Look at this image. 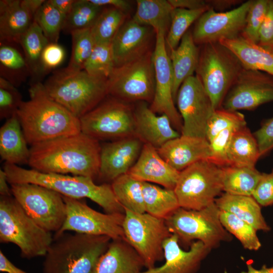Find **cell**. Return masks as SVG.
Masks as SVG:
<instances>
[{
	"instance_id": "cell-1",
	"label": "cell",
	"mask_w": 273,
	"mask_h": 273,
	"mask_svg": "<svg viewBox=\"0 0 273 273\" xmlns=\"http://www.w3.org/2000/svg\"><path fill=\"white\" fill-rule=\"evenodd\" d=\"M28 165L44 173L97 177L101 165L99 141L82 132L31 146Z\"/></svg>"
},
{
	"instance_id": "cell-2",
	"label": "cell",
	"mask_w": 273,
	"mask_h": 273,
	"mask_svg": "<svg viewBox=\"0 0 273 273\" xmlns=\"http://www.w3.org/2000/svg\"><path fill=\"white\" fill-rule=\"evenodd\" d=\"M28 92L29 100L23 101L17 112L28 145L81 132L80 119L53 100L41 81L32 82Z\"/></svg>"
},
{
	"instance_id": "cell-3",
	"label": "cell",
	"mask_w": 273,
	"mask_h": 273,
	"mask_svg": "<svg viewBox=\"0 0 273 273\" xmlns=\"http://www.w3.org/2000/svg\"><path fill=\"white\" fill-rule=\"evenodd\" d=\"M5 170L10 185L20 183L37 184L76 199L88 198L101 206L106 213H124L111 184L97 185L89 177L44 173L5 162Z\"/></svg>"
},
{
	"instance_id": "cell-4",
	"label": "cell",
	"mask_w": 273,
	"mask_h": 273,
	"mask_svg": "<svg viewBox=\"0 0 273 273\" xmlns=\"http://www.w3.org/2000/svg\"><path fill=\"white\" fill-rule=\"evenodd\" d=\"M53 238L44 256L43 273H92L112 240L107 236L74 232Z\"/></svg>"
},
{
	"instance_id": "cell-5",
	"label": "cell",
	"mask_w": 273,
	"mask_h": 273,
	"mask_svg": "<svg viewBox=\"0 0 273 273\" xmlns=\"http://www.w3.org/2000/svg\"><path fill=\"white\" fill-rule=\"evenodd\" d=\"M48 95L80 119L108 96V79L84 70L56 71L43 83Z\"/></svg>"
},
{
	"instance_id": "cell-6",
	"label": "cell",
	"mask_w": 273,
	"mask_h": 273,
	"mask_svg": "<svg viewBox=\"0 0 273 273\" xmlns=\"http://www.w3.org/2000/svg\"><path fill=\"white\" fill-rule=\"evenodd\" d=\"M54 238L37 224L12 196L0 197V242L13 243L23 258L44 256Z\"/></svg>"
},
{
	"instance_id": "cell-7",
	"label": "cell",
	"mask_w": 273,
	"mask_h": 273,
	"mask_svg": "<svg viewBox=\"0 0 273 273\" xmlns=\"http://www.w3.org/2000/svg\"><path fill=\"white\" fill-rule=\"evenodd\" d=\"M200 46L195 75L210 97L214 109H218L244 67L237 56L219 42Z\"/></svg>"
},
{
	"instance_id": "cell-8",
	"label": "cell",
	"mask_w": 273,
	"mask_h": 273,
	"mask_svg": "<svg viewBox=\"0 0 273 273\" xmlns=\"http://www.w3.org/2000/svg\"><path fill=\"white\" fill-rule=\"evenodd\" d=\"M219 211L214 202L200 210L180 207L164 220L170 233L179 240L188 243L197 240L211 249L232 238L220 222Z\"/></svg>"
},
{
	"instance_id": "cell-9",
	"label": "cell",
	"mask_w": 273,
	"mask_h": 273,
	"mask_svg": "<svg viewBox=\"0 0 273 273\" xmlns=\"http://www.w3.org/2000/svg\"><path fill=\"white\" fill-rule=\"evenodd\" d=\"M174 191L180 207L205 208L223 191L222 167L208 160L198 161L180 171Z\"/></svg>"
},
{
	"instance_id": "cell-10",
	"label": "cell",
	"mask_w": 273,
	"mask_h": 273,
	"mask_svg": "<svg viewBox=\"0 0 273 273\" xmlns=\"http://www.w3.org/2000/svg\"><path fill=\"white\" fill-rule=\"evenodd\" d=\"M107 97L79 119L81 132L99 141L135 136L134 110L128 103Z\"/></svg>"
},
{
	"instance_id": "cell-11",
	"label": "cell",
	"mask_w": 273,
	"mask_h": 273,
	"mask_svg": "<svg viewBox=\"0 0 273 273\" xmlns=\"http://www.w3.org/2000/svg\"><path fill=\"white\" fill-rule=\"evenodd\" d=\"M125 210L122 228L124 240L143 259L147 269L164 258L163 244L172 234L165 220L147 212Z\"/></svg>"
},
{
	"instance_id": "cell-12",
	"label": "cell",
	"mask_w": 273,
	"mask_h": 273,
	"mask_svg": "<svg viewBox=\"0 0 273 273\" xmlns=\"http://www.w3.org/2000/svg\"><path fill=\"white\" fill-rule=\"evenodd\" d=\"M10 187L13 196L40 228L55 234L61 229L66 217L62 195L35 184H14Z\"/></svg>"
},
{
	"instance_id": "cell-13",
	"label": "cell",
	"mask_w": 273,
	"mask_h": 273,
	"mask_svg": "<svg viewBox=\"0 0 273 273\" xmlns=\"http://www.w3.org/2000/svg\"><path fill=\"white\" fill-rule=\"evenodd\" d=\"M108 82V95L112 97L127 103H151L155 89L153 51L115 67Z\"/></svg>"
},
{
	"instance_id": "cell-14",
	"label": "cell",
	"mask_w": 273,
	"mask_h": 273,
	"mask_svg": "<svg viewBox=\"0 0 273 273\" xmlns=\"http://www.w3.org/2000/svg\"><path fill=\"white\" fill-rule=\"evenodd\" d=\"M66 217L54 236L73 232L93 236H105L112 240L124 238V213H103L90 208L81 199L63 196Z\"/></svg>"
},
{
	"instance_id": "cell-15",
	"label": "cell",
	"mask_w": 273,
	"mask_h": 273,
	"mask_svg": "<svg viewBox=\"0 0 273 273\" xmlns=\"http://www.w3.org/2000/svg\"><path fill=\"white\" fill-rule=\"evenodd\" d=\"M175 102L183 120L181 134L206 139L207 124L215 109L196 75L183 82L178 90Z\"/></svg>"
},
{
	"instance_id": "cell-16",
	"label": "cell",
	"mask_w": 273,
	"mask_h": 273,
	"mask_svg": "<svg viewBox=\"0 0 273 273\" xmlns=\"http://www.w3.org/2000/svg\"><path fill=\"white\" fill-rule=\"evenodd\" d=\"M166 32L163 30L156 32L155 48L153 51L155 89L150 108L156 114L166 115L173 128L181 133L183 120L174 105L172 93L173 73L166 46Z\"/></svg>"
},
{
	"instance_id": "cell-17",
	"label": "cell",
	"mask_w": 273,
	"mask_h": 273,
	"mask_svg": "<svg viewBox=\"0 0 273 273\" xmlns=\"http://www.w3.org/2000/svg\"><path fill=\"white\" fill-rule=\"evenodd\" d=\"M251 2L247 1L229 11L217 12L210 9L205 11L195 22L192 31L195 43L201 46L241 35Z\"/></svg>"
},
{
	"instance_id": "cell-18",
	"label": "cell",
	"mask_w": 273,
	"mask_h": 273,
	"mask_svg": "<svg viewBox=\"0 0 273 273\" xmlns=\"http://www.w3.org/2000/svg\"><path fill=\"white\" fill-rule=\"evenodd\" d=\"M273 101V76L244 68L226 94L221 108L238 111L253 110Z\"/></svg>"
},
{
	"instance_id": "cell-19",
	"label": "cell",
	"mask_w": 273,
	"mask_h": 273,
	"mask_svg": "<svg viewBox=\"0 0 273 273\" xmlns=\"http://www.w3.org/2000/svg\"><path fill=\"white\" fill-rule=\"evenodd\" d=\"M144 143L136 136L121 139L101 145L98 176L104 183L127 173L138 160Z\"/></svg>"
},
{
	"instance_id": "cell-20",
	"label": "cell",
	"mask_w": 273,
	"mask_h": 273,
	"mask_svg": "<svg viewBox=\"0 0 273 273\" xmlns=\"http://www.w3.org/2000/svg\"><path fill=\"white\" fill-rule=\"evenodd\" d=\"M155 30L132 19L125 21L111 41L115 67L138 59L148 53Z\"/></svg>"
},
{
	"instance_id": "cell-21",
	"label": "cell",
	"mask_w": 273,
	"mask_h": 273,
	"mask_svg": "<svg viewBox=\"0 0 273 273\" xmlns=\"http://www.w3.org/2000/svg\"><path fill=\"white\" fill-rule=\"evenodd\" d=\"M44 0H1V43H19Z\"/></svg>"
},
{
	"instance_id": "cell-22",
	"label": "cell",
	"mask_w": 273,
	"mask_h": 273,
	"mask_svg": "<svg viewBox=\"0 0 273 273\" xmlns=\"http://www.w3.org/2000/svg\"><path fill=\"white\" fill-rule=\"evenodd\" d=\"M177 235L172 234L163 242L164 263L142 271L141 273H195L210 249L200 241L191 244L189 251L179 245Z\"/></svg>"
},
{
	"instance_id": "cell-23",
	"label": "cell",
	"mask_w": 273,
	"mask_h": 273,
	"mask_svg": "<svg viewBox=\"0 0 273 273\" xmlns=\"http://www.w3.org/2000/svg\"><path fill=\"white\" fill-rule=\"evenodd\" d=\"M179 173L160 156L156 148L144 144L138 160L127 173L141 181L174 190Z\"/></svg>"
},
{
	"instance_id": "cell-24",
	"label": "cell",
	"mask_w": 273,
	"mask_h": 273,
	"mask_svg": "<svg viewBox=\"0 0 273 273\" xmlns=\"http://www.w3.org/2000/svg\"><path fill=\"white\" fill-rule=\"evenodd\" d=\"M134 115L135 136L144 144H150L158 149L181 135L173 128L166 115H157L147 102H140L134 109Z\"/></svg>"
},
{
	"instance_id": "cell-25",
	"label": "cell",
	"mask_w": 273,
	"mask_h": 273,
	"mask_svg": "<svg viewBox=\"0 0 273 273\" xmlns=\"http://www.w3.org/2000/svg\"><path fill=\"white\" fill-rule=\"evenodd\" d=\"M160 156L170 166L181 171L210 155L209 142L206 139L181 134L157 149Z\"/></svg>"
},
{
	"instance_id": "cell-26",
	"label": "cell",
	"mask_w": 273,
	"mask_h": 273,
	"mask_svg": "<svg viewBox=\"0 0 273 273\" xmlns=\"http://www.w3.org/2000/svg\"><path fill=\"white\" fill-rule=\"evenodd\" d=\"M144 261L124 240H112L92 273H141Z\"/></svg>"
},
{
	"instance_id": "cell-27",
	"label": "cell",
	"mask_w": 273,
	"mask_h": 273,
	"mask_svg": "<svg viewBox=\"0 0 273 273\" xmlns=\"http://www.w3.org/2000/svg\"><path fill=\"white\" fill-rule=\"evenodd\" d=\"M199 54L200 47L195 43L191 30L184 34L178 47L169 52L174 102L181 84L188 78L194 75L198 64Z\"/></svg>"
},
{
	"instance_id": "cell-28",
	"label": "cell",
	"mask_w": 273,
	"mask_h": 273,
	"mask_svg": "<svg viewBox=\"0 0 273 273\" xmlns=\"http://www.w3.org/2000/svg\"><path fill=\"white\" fill-rule=\"evenodd\" d=\"M220 43L239 58L244 68L260 71L273 76V49L251 42L241 35Z\"/></svg>"
},
{
	"instance_id": "cell-29",
	"label": "cell",
	"mask_w": 273,
	"mask_h": 273,
	"mask_svg": "<svg viewBox=\"0 0 273 273\" xmlns=\"http://www.w3.org/2000/svg\"><path fill=\"white\" fill-rule=\"evenodd\" d=\"M17 114L6 120L0 128V156L5 162L17 165L28 164V148Z\"/></svg>"
},
{
	"instance_id": "cell-30",
	"label": "cell",
	"mask_w": 273,
	"mask_h": 273,
	"mask_svg": "<svg viewBox=\"0 0 273 273\" xmlns=\"http://www.w3.org/2000/svg\"><path fill=\"white\" fill-rule=\"evenodd\" d=\"M214 203L219 210L233 214L257 231L267 232L270 230L262 214L261 206L252 196L224 193L215 199Z\"/></svg>"
},
{
	"instance_id": "cell-31",
	"label": "cell",
	"mask_w": 273,
	"mask_h": 273,
	"mask_svg": "<svg viewBox=\"0 0 273 273\" xmlns=\"http://www.w3.org/2000/svg\"><path fill=\"white\" fill-rule=\"evenodd\" d=\"M260 154L257 141L247 126L233 133L228 151L229 166L254 167Z\"/></svg>"
},
{
	"instance_id": "cell-32",
	"label": "cell",
	"mask_w": 273,
	"mask_h": 273,
	"mask_svg": "<svg viewBox=\"0 0 273 273\" xmlns=\"http://www.w3.org/2000/svg\"><path fill=\"white\" fill-rule=\"evenodd\" d=\"M49 42L35 20L19 39L18 43L23 50L33 82L40 81V79L45 75L41 56L44 48Z\"/></svg>"
},
{
	"instance_id": "cell-33",
	"label": "cell",
	"mask_w": 273,
	"mask_h": 273,
	"mask_svg": "<svg viewBox=\"0 0 273 273\" xmlns=\"http://www.w3.org/2000/svg\"><path fill=\"white\" fill-rule=\"evenodd\" d=\"M136 10L132 19L152 27L155 32L160 30L167 33L173 8L168 0H137Z\"/></svg>"
},
{
	"instance_id": "cell-34",
	"label": "cell",
	"mask_w": 273,
	"mask_h": 273,
	"mask_svg": "<svg viewBox=\"0 0 273 273\" xmlns=\"http://www.w3.org/2000/svg\"><path fill=\"white\" fill-rule=\"evenodd\" d=\"M146 212L165 219L180 207L174 190L142 181Z\"/></svg>"
},
{
	"instance_id": "cell-35",
	"label": "cell",
	"mask_w": 273,
	"mask_h": 273,
	"mask_svg": "<svg viewBox=\"0 0 273 273\" xmlns=\"http://www.w3.org/2000/svg\"><path fill=\"white\" fill-rule=\"evenodd\" d=\"M261 173L255 167H223L222 190L232 195L252 196Z\"/></svg>"
},
{
	"instance_id": "cell-36",
	"label": "cell",
	"mask_w": 273,
	"mask_h": 273,
	"mask_svg": "<svg viewBox=\"0 0 273 273\" xmlns=\"http://www.w3.org/2000/svg\"><path fill=\"white\" fill-rule=\"evenodd\" d=\"M12 44L1 43L0 74L17 87L30 76V72L24 56Z\"/></svg>"
},
{
	"instance_id": "cell-37",
	"label": "cell",
	"mask_w": 273,
	"mask_h": 273,
	"mask_svg": "<svg viewBox=\"0 0 273 273\" xmlns=\"http://www.w3.org/2000/svg\"><path fill=\"white\" fill-rule=\"evenodd\" d=\"M111 185L115 196L124 209L135 213L146 212L142 181L126 173L116 178Z\"/></svg>"
},
{
	"instance_id": "cell-38",
	"label": "cell",
	"mask_w": 273,
	"mask_h": 273,
	"mask_svg": "<svg viewBox=\"0 0 273 273\" xmlns=\"http://www.w3.org/2000/svg\"><path fill=\"white\" fill-rule=\"evenodd\" d=\"M104 8L89 0L75 1L71 11L65 18L62 30L70 34L76 30L91 29Z\"/></svg>"
},
{
	"instance_id": "cell-39",
	"label": "cell",
	"mask_w": 273,
	"mask_h": 273,
	"mask_svg": "<svg viewBox=\"0 0 273 273\" xmlns=\"http://www.w3.org/2000/svg\"><path fill=\"white\" fill-rule=\"evenodd\" d=\"M208 8L188 10L174 8L171 17L170 25L165 37L166 46L169 52L176 49L184 34L192 24Z\"/></svg>"
},
{
	"instance_id": "cell-40",
	"label": "cell",
	"mask_w": 273,
	"mask_h": 273,
	"mask_svg": "<svg viewBox=\"0 0 273 273\" xmlns=\"http://www.w3.org/2000/svg\"><path fill=\"white\" fill-rule=\"evenodd\" d=\"M126 13L113 7H104L91 32L96 43L111 42L125 23Z\"/></svg>"
},
{
	"instance_id": "cell-41",
	"label": "cell",
	"mask_w": 273,
	"mask_h": 273,
	"mask_svg": "<svg viewBox=\"0 0 273 273\" xmlns=\"http://www.w3.org/2000/svg\"><path fill=\"white\" fill-rule=\"evenodd\" d=\"M219 219L224 229L235 236L244 248L257 251L261 247L257 230L251 224L223 210H220Z\"/></svg>"
},
{
	"instance_id": "cell-42",
	"label": "cell",
	"mask_w": 273,
	"mask_h": 273,
	"mask_svg": "<svg viewBox=\"0 0 273 273\" xmlns=\"http://www.w3.org/2000/svg\"><path fill=\"white\" fill-rule=\"evenodd\" d=\"M70 34L72 37V52L68 65L64 69L68 72H76L83 69L96 42L91 29L74 31Z\"/></svg>"
},
{
	"instance_id": "cell-43",
	"label": "cell",
	"mask_w": 273,
	"mask_h": 273,
	"mask_svg": "<svg viewBox=\"0 0 273 273\" xmlns=\"http://www.w3.org/2000/svg\"><path fill=\"white\" fill-rule=\"evenodd\" d=\"M115 68L111 42L96 43L83 70L91 75L108 79Z\"/></svg>"
},
{
	"instance_id": "cell-44",
	"label": "cell",
	"mask_w": 273,
	"mask_h": 273,
	"mask_svg": "<svg viewBox=\"0 0 273 273\" xmlns=\"http://www.w3.org/2000/svg\"><path fill=\"white\" fill-rule=\"evenodd\" d=\"M65 16L49 1H44L36 12L35 21L50 42L58 43Z\"/></svg>"
},
{
	"instance_id": "cell-45",
	"label": "cell",
	"mask_w": 273,
	"mask_h": 273,
	"mask_svg": "<svg viewBox=\"0 0 273 273\" xmlns=\"http://www.w3.org/2000/svg\"><path fill=\"white\" fill-rule=\"evenodd\" d=\"M245 126H247V123L242 113L222 108L216 109L207 124L206 139L209 142L224 130L229 128L238 129Z\"/></svg>"
},
{
	"instance_id": "cell-46",
	"label": "cell",
	"mask_w": 273,
	"mask_h": 273,
	"mask_svg": "<svg viewBox=\"0 0 273 273\" xmlns=\"http://www.w3.org/2000/svg\"><path fill=\"white\" fill-rule=\"evenodd\" d=\"M268 3L269 0H252L242 36L251 42L258 43L259 30L264 19Z\"/></svg>"
},
{
	"instance_id": "cell-47",
	"label": "cell",
	"mask_w": 273,
	"mask_h": 273,
	"mask_svg": "<svg viewBox=\"0 0 273 273\" xmlns=\"http://www.w3.org/2000/svg\"><path fill=\"white\" fill-rule=\"evenodd\" d=\"M23 102L20 93L10 82L0 77V119L6 120L17 114Z\"/></svg>"
},
{
	"instance_id": "cell-48",
	"label": "cell",
	"mask_w": 273,
	"mask_h": 273,
	"mask_svg": "<svg viewBox=\"0 0 273 273\" xmlns=\"http://www.w3.org/2000/svg\"><path fill=\"white\" fill-rule=\"evenodd\" d=\"M236 129L224 130L209 142L210 155L208 161L221 167L229 166L228 149L233 134Z\"/></svg>"
},
{
	"instance_id": "cell-49",
	"label": "cell",
	"mask_w": 273,
	"mask_h": 273,
	"mask_svg": "<svg viewBox=\"0 0 273 273\" xmlns=\"http://www.w3.org/2000/svg\"><path fill=\"white\" fill-rule=\"evenodd\" d=\"M252 196L261 206L273 205V169L261 173Z\"/></svg>"
},
{
	"instance_id": "cell-50",
	"label": "cell",
	"mask_w": 273,
	"mask_h": 273,
	"mask_svg": "<svg viewBox=\"0 0 273 273\" xmlns=\"http://www.w3.org/2000/svg\"><path fill=\"white\" fill-rule=\"evenodd\" d=\"M65 52L58 43L49 42L44 48L42 56L41 64L44 73L47 74L59 66L64 61Z\"/></svg>"
},
{
	"instance_id": "cell-51",
	"label": "cell",
	"mask_w": 273,
	"mask_h": 273,
	"mask_svg": "<svg viewBox=\"0 0 273 273\" xmlns=\"http://www.w3.org/2000/svg\"><path fill=\"white\" fill-rule=\"evenodd\" d=\"M253 135L257 142L260 158L273 150V117L264 120Z\"/></svg>"
},
{
	"instance_id": "cell-52",
	"label": "cell",
	"mask_w": 273,
	"mask_h": 273,
	"mask_svg": "<svg viewBox=\"0 0 273 273\" xmlns=\"http://www.w3.org/2000/svg\"><path fill=\"white\" fill-rule=\"evenodd\" d=\"M257 44L273 49V0H269L267 10L259 30Z\"/></svg>"
},
{
	"instance_id": "cell-53",
	"label": "cell",
	"mask_w": 273,
	"mask_h": 273,
	"mask_svg": "<svg viewBox=\"0 0 273 273\" xmlns=\"http://www.w3.org/2000/svg\"><path fill=\"white\" fill-rule=\"evenodd\" d=\"M173 8L197 10L208 8L207 0H168Z\"/></svg>"
},
{
	"instance_id": "cell-54",
	"label": "cell",
	"mask_w": 273,
	"mask_h": 273,
	"mask_svg": "<svg viewBox=\"0 0 273 273\" xmlns=\"http://www.w3.org/2000/svg\"><path fill=\"white\" fill-rule=\"evenodd\" d=\"M92 3L103 7H113L125 13L129 11L131 5L125 0H89Z\"/></svg>"
},
{
	"instance_id": "cell-55",
	"label": "cell",
	"mask_w": 273,
	"mask_h": 273,
	"mask_svg": "<svg viewBox=\"0 0 273 273\" xmlns=\"http://www.w3.org/2000/svg\"><path fill=\"white\" fill-rule=\"evenodd\" d=\"M239 2L238 0H208V4L210 9L217 12H224L232 6L239 4Z\"/></svg>"
},
{
	"instance_id": "cell-56",
	"label": "cell",
	"mask_w": 273,
	"mask_h": 273,
	"mask_svg": "<svg viewBox=\"0 0 273 273\" xmlns=\"http://www.w3.org/2000/svg\"><path fill=\"white\" fill-rule=\"evenodd\" d=\"M0 271L6 273H27L11 262L2 250L0 251Z\"/></svg>"
},
{
	"instance_id": "cell-57",
	"label": "cell",
	"mask_w": 273,
	"mask_h": 273,
	"mask_svg": "<svg viewBox=\"0 0 273 273\" xmlns=\"http://www.w3.org/2000/svg\"><path fill=\"white\" fill-rule=\"evenodd\" d=\"M49 1L65 17L71 11L75 2L74 0H49Z\"/></svg>"
},
{
	"instance_id": "cell-58",
	"label": "cell",
	"mask_w": 273,
	"mask_h": 273,
	"mask_svg": "<svg viewBox=\"0 0 273 273\" xmlns=\"http://www.w3.org/2000/svg\"><path fill=\"white\" fill-rule=\"evenodd\" d=\"M7 174L3 169H0V195L2 196H12L11 187H9Z\"/></svg>"
},
{
	"instance_id": "cell-59",
	"label": "cell",
	"mask_w": 273,
	"mask_h": 273,
	"mask_svg": "<svg viewBox=\"0 0 273 273\" xmlns=\"http://www.w3.org/2000/svg\"><path fill=\"white\" fill-rule=\"evenodd\" d=\"M247 267L248 271L243 273H273V266L268 267L264 265L260 269H257L251 264H248Z\"/></svg>"
}]
</instances>
